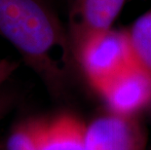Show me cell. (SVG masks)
<instances>
[{"instance_id": "6da1fadb", "label": "cell", "mask_w": 151, "mask_h": 150, "mask_svg": "<svg viewBox=\"0 0 151 150\" xmlns=\"http://www.w3.org/2000/svg\"><path fill=\"white\" fill-rule=\"evenodd\" d=\"M0 34L51 92H63L73 62L71 41L46 0H0Z\"/></svg>"}, {"instance_id": "7a4b0ae2", "label": "cell", "mask_w": 151, "mask_h": 150, "mask_svg": "<svg viewBox=\"0 0 151 150\" xmlns=\"http://www.w3.org/2000/svg\"><path fill=\"white\" fill-rule=\"evenodd\" d=\"M72 55L96 92L136 62L126 29L113 27L87 37L72 47Z\"/></svg>"}, {"instance_id": "3957f363", "label": "cell", "mask_w": 151, "mask_h": 150, "mask_svg": "<svg viewBox=\"0 0 151 150\" xmlns=\"http://www.w3.org/2000/svg\"><path fill=\"white\" fill-rule=\"evenodd\" d=\"M86 150H145L147 133L137 116L107 111L86 123Z\"/></svg>"}, {"instance_id": "277c9868", "label": "cell", "mask_w": 151, "mask_h": 150, "mask_svg": "<svg viewBox=\"0 0 151 150\" xmlns=\"http://www.w3.org/2000/svg\"><path fill=\"white\" fill-rule=\"evenodd\" d=\"M97 93L108 111L137 116L151 104V73L134 62Z\"/></svg>"}, {"instance_id": "5b68a950", "label": "cell", "mask_w": 151, "mask_h": 150, "mask_svg": "<svg viewBox=\"0 0 151 150\" xmlns=\"http://www.w3.org/2000/svg\"><path fill=\"white\" fill-rule=\"evenodd\" d=\"M39 150H86V123L72 112L28 120Z\"/></svg>"}, {"instance_id": "8992f818", "label": "cell", "mask_w": 151, "mask_h": 150, "mask_svg": "<svg viewBox=\"0 0 151 150\" xmlns=\"http://www.w3.org/2000/svg\"><path fill=\"white\" fill-rule=\"evenodd\" d=\"M126 0H72L68 32L71 47L93 34L112 28Z\"/></svg>"}, {"instance_id": "52a82bcc", "label": "cell", "mask_w": 151, "mask_h": 150, "mask_svg": "<svg viewBox=\"0 0 151 150\" xmlns=\"http://www.w3.org/2000/svg\"><path fill=\"white\" fill-rule=\"evenodd\" d=\"M126 33L134 60L151 73V10L140 15Z\"/></svg>"}, {"instance_id": "ba28073f", "label": "cell", "mask_w": 151, "mask_h": 150, "mask_svg": "<svg viewBox=\"0 0 151 150\" xmlns=\"http://www.w3.org/2000/svg\"><path fill=\"white\" fill-rule=\"evenodd\" d=\"M5 150H39L31 133L28 120L12 130L6 141Z\"/></svg>"}, {"instance_id": "9c48e42d", "label": "cell", "mask_w": 151, "mask_h": 150, "mask_svg": "<svg viewBox=\"0 0 151 150\" xmlns=\"http://www.w3.org/2000/svg\"><path fill=\"white\" fill-rule=\"evenodd\" d=\"M16 103L14 93L0 89V121L10 112Z\"/></svg>"}, {"instance_id": "30bf717a", "label": "cell", "mask_w": 151, "mask_h": 150, "mask_svg": "<svg viewBox=\"0 0 151 150\" xmlns=\"http://www.w3.org/2000/svg\"><path fill=\"white\" fill-rule=\"evenodd\" d=\"M19 63L9 59L0 58V89L18 68Z\"/></svg>"}, {"instance_id": "8fae6325", "label": "cell", "mask_w": 151, "mask_h": 150, "mask_svg": "<svg viewBox=\"0 0 151 150\" xmlns=\"http://www.w3.org/2000/svg\"><path fill=\"white\" fill-rule=\"evenodd\" d=\"M148 110H149V113H150V116H151V104H150V106L148 108Z\"/></svg>"}, {"instance_id": "7c38bea8", "label": "cell", "mask_w": 151, "mask_h": 150, "mask_svg": "<svg viewBox=\"0 0 151 150\" xmlns=\"http://www.w3.org/2000/svg\"><path fill=\"white\" fill-rule=\"evenodd\" d=\"M150 150H151V149H150Z\"/></svg>"}]
</instances>
